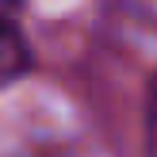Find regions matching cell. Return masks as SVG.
Returning <instances> with one entry per match:
<instances>
[{
  "instance_id": "cell-2",
  "label": "cell",
  "mask_w": 157,
  "mask_h": 157,
  "mask_svg": "<svg viewBox=\"0 0 157 157\" xmlns=\"http://www.w3.org/2000/svg\"><path fill=\"white\" fill-rule=\"evenodd\" d=\"M12 4H15V0H0V19L8 15V8H12Z\"/></svg>"
},
{
  "instance_id": "cell-1",
  "label": "cell",
  "mask_w": 157,
  "mask_h": 157,
  "mask_svg": "<svg viewBox=\"0 0 157 157\" xmlns=\"http://www.w3.org/2000/svg\"><path fill=\"white\" fill-rule=\"evenodd\" d=\"M31 65L27 42L19 38V31L12 27L8 19H0V88H8L12 81H19Z\"/></svg>"
}]
</instances>
